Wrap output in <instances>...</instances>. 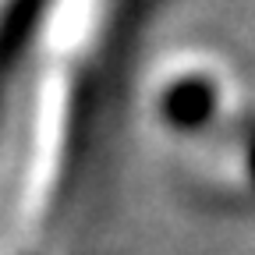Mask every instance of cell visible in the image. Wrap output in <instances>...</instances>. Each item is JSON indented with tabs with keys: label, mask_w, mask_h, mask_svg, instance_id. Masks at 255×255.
I'll use <instances>...</instances> for the list:
<instances>
[{
	"label": "cell",
	"mask_w": 255,
	"mask_h": 255,
	"mask_svg": "<svg viewBox=\"0 0 255 255\" xmlns=\"http://www.w3.org/2000/svg\"><path fill=\"white\" fill-rule=\"evenodd\" d=\"M245 174H248V181L255 184V131H252V138H248V145H245Z\"/></svg>",
	"instance_id": "7a4b0ae2"
},
{
	"label": "cell",
	"mask_w": 255,
	"mask_h": 255,
	"mask_svg": "<svg viewBox=\"0 0 255 255\" xmlns=\"http://www.w3.org/2000/svg\"><path fill=\"white\" fill-rule=\"evenodd\" d=\"M152 110L167 128L202 131L231 110V78L206 53H177L152 82Z\"/></svg>",
	"instance_id": "6da1fadb"
}]
</instances>
